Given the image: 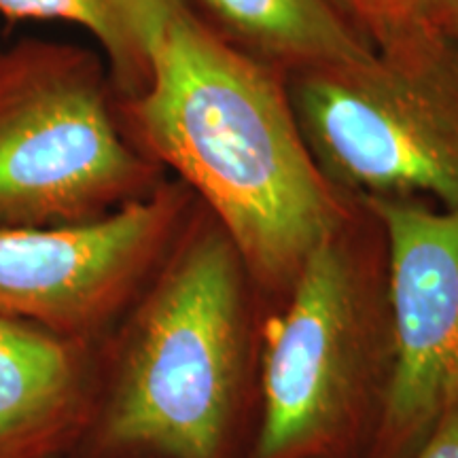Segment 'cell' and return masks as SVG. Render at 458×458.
<instances>
[{
  "mask_svg": "<svg viewBox=\"0 0 458 458\" xmlns=\"http://www.w3.org/2000/svg\"><path fill=\"white\" fill-rule=\"evenodd\" d=\"M119 111L134 145L202 199L267 289H289L312 250L344 229L346 208L289 89L187 0H168L147 88Z\"/></svg>",
  "mask_w": 458,
  "mask_h": 458,
  "instance_id": "1",
  "label": "cell"
},
{
  "mask_svg": "<svg viewBox=\"0 0 458 458\" xmlns=\"http://www.w3.org/2000/svg\"><path fill=\"white\" fill-rule=\"evenodd\" d=\"M244 270L219 223L189 215L100 340L94 401L64 458H223L249 357Z\"/></svg>",
  "mask_w": 458,
  "mask_h": 458,
  "instance_id": "2",
  "label": "cell"
},
{
  "mask_svg": "<svg viewBox=\"0 0 458 458\" xmlns=\"http://www.w3.org/2000/svg\"><path fill=\"white\" fill-rule=\"evenodd\" d=\"M162 182L98 54L32 37L0 47V227L85 225Z\"/></svg>",
  "mask_w": 458,
  "mask_h": 458,
  "instance_id": "3",
  "label": "cell"
},
{
  "mask_svg": "<svg viewBox=\"0 0 458 458\" xmlns=\"http://www.w3.org/2000/svg\"><path fill=\"white\" fill-rule=\"evenodd\" d=\"M289 98L312 157L360 198L458 206V43L433 20L368 60L295 71Z\"/></svg>",
  "mask_w": 458,
  "mask_h": 458,
  "instance_id": "4",
  "label": "cell"
},
{
  "mask_svg": "<svg viewBox=\"0 0 458 458\" xmlns=\"http://www.w3.org/2000/svg\"><path fill=\"white\" fill-rule=\"evenodd\" d=\"M289 289L263 331V416L250 458H334L380 410L388 312L344 229L312 250Z\"/></svg>",
  "mask_w": 458,
  "mask_h": 458,
  "instance_id": "5",
  "label": "cell"
},
{
  "mask_svg": "<svg viewBox=\"0 0 458 458\" xmlns=\"http://www.w3.org/2000/svg\"><path fill=\"white\" fill-rule=\"evenodd\" d=\"M191 202L181 181H164L85 225L0 227V317L100 342L157 270Z\"/></svg>",
  "mask_w": 458,
  "mask_h": 458,
  "instance_id": "6",
  "label": "cell"
},
{
  "mask_svg": "<svg viewBox=\"0 0 458 458\" xmlns=\"http://www.w3.org/2000/svg\"><path fill=\"white\" fill-rule=\"evenodd\" d=\"M386 238L391 365L371 458H414L458 405V206L363 198Z\"/></svg>",
  "mask_w": 458,
  "mask_h": 458,
  "instance_id": "7",
  "label": "cell"
},
{
  "mask_svg": "<svg viewBox=\"0 0 458 458\" xmlns=\"http://www.w3.org/2000/svg\"><path fill=\"white\" fill-rule=\"evenodd\" d=\"M98 344L0 317V458H64L88 420Z\"/></svg>",
  "mask_w": 458,
  "mask_h": 458,
  "instance_id": "8",
  "label": "cell"
},
{
  "mask_svg": "<svg viewBox=\"0 0 458 458\" xmlns=\"http://www.w3.org/2000/svg\"><path fill=\"white\" fill-rule=\"evenodd\" d=\"M189 3V0H187ZM216 32L291 71L368 60L374 45L331 0H193Z\"/></svg>",
  "mask_w": 458,
  "mask_h": 458,
  "instance_id": "9",
  "label": "cell"
},
{
  "mask_svg": "<svg viewBox=\"0 0 458 458\" xmlns=\"http://www.w3.org/2000/svg\"><path fill=\"white\" fill-rule=\"evenodd\" d=\"M168 0H0L9 21H66L96 38L119 100L142 94Z\"/></svg>",
  "mask_w": 458,
  "mask_h": 458,
  "instance_id": "10",
  "label": "cell"
},
{
  "mask_svg": "<svg viewBox=\"0 0 458 458\" xmlns=\"http://www.w3.org/2000/svg\"><path fill=\"white\" fill-rule=\"evenodd\" d=\"M371 45L431 20L433 0H331Z\"/></svg>",
  "mask_w": 458,
  "mask_h": 458,
  "instance_id": "11",
  "label": "cell"
},
{
  "mask_svg": "<svg viewBox=\"0 0 458 458\" xmlns=\"http://www.w3.org/2000/svg\"><path fill=\"white\" fill-rule=\"evenodd\" d=\"M414 458H458V405L439 418Z\"/></svg>",
  "mask_w": 458,
  "mask_h": 458,
  "instance_id": "12",
  "label": "cell"
},
{
  "mask_svg": "<svg viewBox=\"0 0 458 458\" xmlns=\"http://www.w3.org/2000/svg\"><path fill=\"white\" fill-rule=\"evenodd\" d=\"M431 20L458 43V0H433Z\"/></svg>",
  "mask_w": 458,
  "mask_h": 458,
  "instance_id": "13",
  "label": "cell"
}]
</instances>
